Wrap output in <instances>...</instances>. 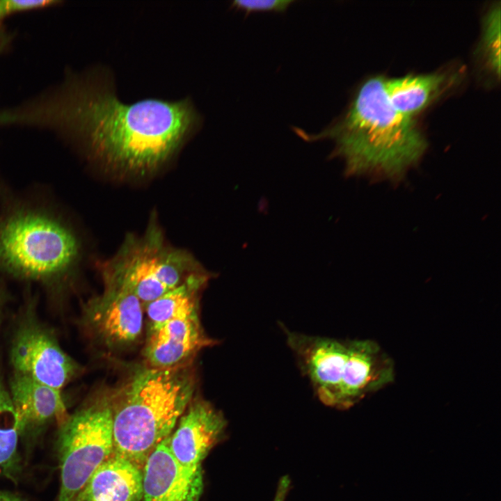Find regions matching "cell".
I'll list each match as a JSON object with an SVG mask.
<instances>
[{"label": "cell", "instance_id": "cell-1", "mask_svg": "<svg viewBox=\"0 0 501 501\" xmlns=\"http://www.w3.org/2000/svg\"><path fill=\"white\" fill-rule=\"evenodd\" d=\"M106 77L72 82L59 96L18 118L65 129L106 167L140 174L167 161L200 125L188 99L125 104Z\"/></svg>", "mask_w": 501, "mask_h": 501}, {"label": "cell", "instance_id": "cell-2", "mask_svg": "<svg viewBox=\"0 0 501 501\" xmlns=\"http://www.w3.org/2000/svg\"><path fill=\"white\" fill-rule=\"evenodd\" d=\"M385 81L381 76L363 81L343 114L319 132L298 127L294 132L306 141H333L331 156L343 159L350 175L401 182L418 163L427 143L413 118L393 106Z\"/></svg>", "mask_w": 501, "mask_h": 501}, {"label": "cell", "instance_id": "cell-3", "mask_svg": "<svg viewBox=\"0 0 501 501\" xmlns=\"http://www.w3.org/2000/svg\"><path fill=\"white\" fill-rule=\"evenodd\" d=\"M194 390V379L184 368L138 370L112 404L113 453L143 470L150 454L172 434Z\"/></svg>", "mask_w": 501, "mask_h": 501}, {"label": "cell", "instance_id": "cell-4", "mask_svg": "<svg viewBox=\"0 0 501 501\" xmlns=\"http://www.w3.org/2000/svg\"><path fill=\"white\" fill-rule=\"evenodd\" d=\"M79 253L75 234L54 213L17 202L0 211V269L6 273L59 282L74 269Z\"/></svg>", "mask_w": 501, "mask_h": 501}, {"label": "cell", "instance_id": "cell-5", "mask_svg": "<svg viewBox=\"0 0 501 501\" xmlns=\"http://www.w3.org/2000/svg\"><path fill=\"white\" fill-rule=\"evenodd\" d=\"M287 341L302 372L326 406L347 409L380 390L386 366L377 344L287 332Z\"/></svg>", "mask_w": 501, "mask_h": 501}, {"label": "cell", "instance_id": "cell-6", "mask_svg": "<svg viewBox=\"0 0 501 501\" xmlns=\"http://www.w3.org/2000/svg\"><path fill=\"white\" fill-rule=\"evenodd\" d=\"M197 269L193 257L167 245L157 228L139 238L127 239L102 267L104 280L125 287L146 303L176 287Z\"/></svg>", "mask_w": 501, "mask_h": 501}, {"label": "cell", "instance_id": "cell-7", "mask_svg": "<svg viewBox=\"0 0 501 501\" xmlns=\"http://www.w3.org/2000/svg\"><path fill=\"white\" fill-rule=\"evenodd\" d=\"M56 445L61 475L56 501H72L113 454L111 403L103 399L67 416L60 424Z\"/></svg>", "mask_w": 501, "mask_h": 501}, {"label": "cell", "instance_id": "cell-8", "mask_svg": "<svg viewBox=\"0 0 501 501\" xmlns=\"http://www.w3.org/2000/svg\"><path fill=\"white\" fill-rule=\"evenodd\" d=\"M10 358L14 372L61 390L79 371L55 335L33 312H27L17 326Z\"/></svg>", "mask_w": 501, "mask_h": 501}, {"label": "cell", "instance_id": "cell-9", "mask_svg": "<svg viewBox=\"0 0 501 501\" xmlns=\"http://www.w3.org/2000/svg\"><path fill=\"white\" fill-rule=\"evenodd\" d=\"M104 293L86 306L85 323L107 347H122L133 343L143 327L141 301L131 291L105 280Z\"/></svg>", "mask_w": 501, "mask_h": 501}, {"label": "cell", "instance_id": "cell-10", "mask_svg": "<svg viewBox=\"0 0 501 501\" xmlns=\"http://www.w3.org/2000/svg\"><path fill=\"white\" fill-rule=\"evenodd\" d=\"M169 436L153 450L145 461L142 500L199 501L204 487L202 466L188 468L180 463L170 451Z\"/></svg>", "mask_w": 501, "mask_h": 501}, {"label": "cell", "instance_id": "cell-11", "mask_svg": "<svg viewBox=\"0 0 501 501\" xmlns=\"http://www.w3.org/2000/svg\"><path fill=\"white\" fill-rule=\"evenodd\" d=\"M178 423L169 436L170 452L184 466H201L223 434L226 427L223 415L209 402L198 400L188 406Z\"/></svg>", "mask_w": 501, "mask_h": 501}, {"label": "cell", "instance_id": "cell-12", "mask_svg": "<svg viewBox=\"0 0 501 501\" xmlns=\"http://www.w3.org/2000/svg\"><path fill=\"white\" fill-rule=\"evenodd\" d=\"M7 385L22 438L37 436L54 420L62 422L65 418L66 406L61 390L14 372Z\"/></svg>", "mask_w": 501, "mask_h": 501}, {"label": "cell", "instance_id": "cell-13", "mask_svg": "<svg viewBox=\"0 0 501 501\" xmlns=\"http://www.w3.org/2000/svg\"><path fill=\"white\" fill-rule=\"evenodd\" d=\"M211 343L202 333L196 312L150 327L145 356L152 367H172Z\"/></svg>", "mask_w": 501, "mask_h": 501}, {"label": "cell", "instance_id": "cell-14", "mask_svg": "<svg viewBox=\"0 0 501 501\" xmlns=\"http://www.w3.org/2000/svg\"><path fill=\"white\" fill-rule=\"evenodd\" d=\"M142 498L143 470L113 453L72 501H141Z\"/></svg>", "mask_w": 501, "mask_h": 501}, {"label": "cell", "instance_id": "cell-15", "mask_svg": "<svg viewBox=\"0 0 501 501\" xmlns=\"http://www.w3.org/2000/svg\"><path fill=\"white\" fill-rule=\"evenodd\" d=\"M447 82L445 74L436 72L386 79L385 88L393 106L413 118L441 93Z\"/></svg>", "mask_w": 501, "mask_h": 501}, {"label": "cell", "instance_id": "cell-16", "mask_svg": "<svg viewBox=\"0 0 501 501\" xmlns=\"http://www.w3.org/2000/svg\"><path fill=\"white\" fill-rule=\"evenodd\" d=\"M207 279L205 274L196 272L176 287L148 303L147 314L150 327L198 312L196 296Z\"/></svg>", "mask_w": 501, "mask_h": 501}, {"label": "cell", "instance_id": "cell-17", "mask_svg": "<svg viewBox=\"0 0 501 501\" xmlns=\"http://www.w3.org/2000/svg\"><path fill=\"white\" fill-rule=\"evenodd\" d=\"M22 433L8 385L0 369V477L15 480L20 470Z\"/></svg>", "mask_w": 501, "mask_h": 501}, {"label": "cell", "instance_id": "cell-18", "mask_svg": "<svg viewBox=\"0 0 501 501\" xmlns=\"http://www.w3.org/2000/svg\"><path fill=\"white\" fill-rule=\"evenodd\" d=\"M500 6H493L486 15L482 45L491 68L498 75L500 68Z\"/></svg>", "mask_w": 501, "mask_h": 501}, {"label": "cell", "instance_id": "cell-19", "mask_svg": "<svg viewBox=\"0 0 501 501\" xmlns=\"http://www.w3.org/2000/svg\"><path fill=\"white\" fill-rule=\"evenodd\" d=\"M294 3L293 0H236L230 7L247 16L255 13H284Z\"/></svg>", "mask_w": 501, "mask_h": 501}, {"label": "cell", "instance_id": "cell-20", "mask_svg": "<svg viewBox=\"0 0 501 501\" xmlns=\"http://www.w3.org/2000/svg\"><path fill=\"white\" fill-rule=\"evenodd\" d=\"M57 2V1H0V21L13 13L49 6Z\"/></svg>", "mask_w": 501, "mask_h": 501}, {"label": "cell", "instance_id": "cell-21", "mask_svg": "<svg viewBox=\"0 0 501 501\" xmlns=\"http://www.w3.org/2000/svg\"><path fill=\"white\" fill-rule=\"evenodd\" d=\"M290 487V479L283 476L278 482L276 492L273 501H285Z\"/></svg>", "mask_w": 501, "mask_h": 501}, {"label": "cell", "instance_id": "cell-22", "mask_svg": "<svg viewBox=\"0 0 501 501\" xmlns=\"http://www.w3.org/2000/svg\"><path fill=\"white\" fill-rule=\"evenodd\" d=\"M23 499L11 493L0 491V501H22Z\"/></svg>", "mask_w": 501, "mask_h": 501}, {"label": "cell", "instance_id": "cell-23", "mask_svg": "<svg viewBox=\"0 0 501 501\" xmlns=\"http://www.w3.org/2000/svg\"><path fill=\"white\" fill-rule=\"evenodd\" d=\"M5 295H6L5 290H4L2 285L0 283V322H1V312H2V306L3 304Z\"/></svg>", "mask_w": 501, "mask_h": 501}, {"label": "cell", "instance_id": "cell-24", "mask_svg": "<svg viewBox=\"0 0 501 501\" xmlns=\"http://www.w3.org/2000/svg\"><path fill=\"white\" fill-rule=\"evenodd\" d=\"M8 41L6 33L0 30V51L3 49Z\"/></svg>", "mask_w": 501, "mask_h": 501}, {"label": "cell", "instance_id": "cell-25", "mask_svg": "<svg viewBox=\"0 0 501 501\" xmlns=\"http://www.w3.org/2000/svg\"><path fill=\"white\" fill-rule=\"evenodd\" d=\"M22 501H24V500H22Z\"/></svg>", "mask_w": 501, "mask_h": 501}]
</instances>
